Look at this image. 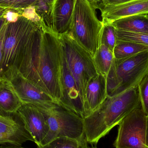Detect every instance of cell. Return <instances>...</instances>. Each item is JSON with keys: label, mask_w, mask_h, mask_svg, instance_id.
<instances>
[{"label": "cell", "mask_w": 148, "mask_h": 148, "mask_svg": "<svg viewBox=\"0 0 148 148\" xmlns=\"http://www.w3.org/2000/svg\"><path fill=\"white\" fill-rule=\"evenodd\" d=\"M61 68V46L58 36L47 25L41 26L27 44L19 73L59 103L62 96Z\"/></svg>", "instance_id": "cell-1"}, {"label": "cell", "mask_w": 148, "mask_h": 148, "mask_svg": "<svg viewBox=\"0 0 148 148\" xmlns=\"http://www.w3.org/2000/svg\"><path fill=\"white\" fill-rule=\"evenodd\" d=\"M45 25H47L34 7L17 10L10 20H7L1 68L2 80L10 81L19 73L29 41L39 27Z\"/></svg>", "instance_id": "cell-2"}, {"label": "cell", "mask_w": 148, "mask_h": 148, "mask_svg": "<svg viewBox=\"0 0 148 148\" xmlns=\"http://www.w3.org/2000/svg\"><path fill=\"white\" fill-rule=\"evenodd\" d=\"M140 102L138 85L108 96L96 111L84 119V135L88 143L97 144Z\"/></svg>", "instance_id": "cell-3"}, {"label": "cell", "mask_w": 148, "mask_h": 148, "mask_svg": "<svg viewBox=\"0 0 148 148\" xmlns=\"http://www.w3.org/2000/svg\"><path fill=\"white\" fill-rule=\"evenodd\" d=\"M97 3L87 0H77L71 29L68 33L93 57L100 46L103 26L97 16Z\"/></svg>", "instance_id": "cell-4"}, {"label": "cell", "mask_w": 148, "mask_h": 148, "mask_svg": "<svg viewBox=\"0 0 148 148\" xmlns=\"http://www.w3.org/2000/svg\"><path fill=\"white\" fill-rule=\"evenodd\" d=\"M148 73V50L121 59H114L106 77L108 96L138 85Z\"/></svg>", "instance_id": "cell-5"}, {"label": "cell", "mask_w": 148, "mask_h": 148, "mask_svg": "<svg viewBox=\"0 0 148 148\" xmlns=\"http://www.w3.org/2000/svg\"><path fill=\"white\" fill-rule=\"evenodd\" d=\"M58 36L83 103L89 82L93 77L98 74L93 56L78 45L68 33Z\"/></svg>", "instance_id": "cell-6"}, {"label": "cell", "mask_w": 148, "mask_h": 148, "mask_svg": "<svg viewBox=\"0 0 148 148\" xmlns=\"http://www.w3.org/2000/svg\"><path fill=\"white\" fill-rule=\"evenodd\" d=\"M41 111L46 117L49 128L42 146L60 137L78 141L86 138L84 119L58 103L52 108Z\"/></svg>", "instance_id": "cell-7"}, {"label": "cell", "mask_w": 148, "mask_h": 148, "mask_svg": "<svg viewBox=\"0 0 148 148\" xmlns=\"http://www.w3.org/2000/svg\"><path fill=\"white\" fill-rule=\"evenodd\" d=\"M147 116L141 102L118 124L115 148H147L146 146Z\"/></svg>", "instance_id": "cell-8"}, {"label": "cell", "mask_w": 148, "mask_h": 148, "mask_svg": "<svg viewBox=\"0 0 148 148\" xmlns=\"http://www.w3.org/2000/svg\"><path fill=\"white\" fill-rule=\"evenodd\" d=\"M10 82L23 104H30L40 111L54 107L56 101L52 97L19 73Z\"/></svg>", "instance_id": "cell-9"}, {"label": "cell", "mask_w": 148, "mask_h": 148, "mask_svg": "<svg viewBox=\"0 0 148 148\" xmlns=\"http://www.w3.org/2000/svg\"><path fill=\"white\" fill-rule=\"evenodd\" d=\"M61 86L62 96L59 103L84 119L83 105L76 83L68 65L61 44Z\"/></svg>", "instance_id": "cell-10"}, {"label": "cell", "mask_w": 148, "mask_h": 148, "mask_svg": "<svg viewBox=\"0 0 148 148\" xmlns=\"http://www.w3.org/2000/svg\"><path fill=\"white\" fill-rule=\"evenodd\" d=\"M27 141L34 142L32 136L17 114L0 116V147H21Z\"/></svg>", "instance_id": "cell-11"}, {"label": "cell", "mask_w": 148, "mask_h": 148, "mask_svg": "<svg viewBox=\"0 0 148 148\" xmlns=\"http://www.w3.org/2000/svg\"><path fill=\"white\" fill-rule=\"evenodd\" d=\"M17 115L25 125L37 146H42L49 131V127L43 113L35 106L23 104Z\"/></svg>", "instance_id": "cell-12"}, {"label": "cell", "mask_w": 148, "mask_h": 148, "mask_svg": "<svg viewBox=\"0 0 148 148\" xmlns=\"http://www.w3.org/2000/svg\"><path fill=\"white\" fill-rule=\"evenodd\" d=\"M102 21L111 23L124 17L139 14H148V0H133L118 5L98 4Z\"/></svg>", "instance_id": "cell-13"}, {"label": "cell", "mask_w": 148, "mask_h": 148, "mask_svg": "<svg viewBox=\"0 0 148 148\" xmlns=\"http://www.w3.org/2000/svg\"><path fill=\"white\" fill-rule=\"evenodd\" d=\"M77 0H54L50 10L51 29L57 35L70 31Z\"/></svg>", "instance_id": "cell-14"}, {"label": "cell", "mask_w": 148, "mask_h": 148, "mask_svg": "<svg viewBox=\"0 0 148 148\" xmlns=\"http://www.w3.org/2000/svg\"><path fill=\"white\" fill-rule=\"evenodd\" d=\"M106 77L98 74L88 84L84 99V119L96 111L108 97Z\"/></svg>", "instance_id": "cell-15"}, {"label": "cell", "mask_w": 148, "mask_h": 148, "mask_svg": "<svg viewBox=\"0 0 148 148\" xmlns=\"http://www.w3.org/2000/svg\"><path fill=\"white\" fill-rule=\"evenodd\" d=\"M23 105L10 82H0V111L5 115L15 114Z\"/></svg>", "instance_id": "cell-16"}, {"label": "cell", "mask_w": 148, "mask_h": 148, "mask_svg": "<svg viewBox=\"0 0 148 148\" xmlns=\"http://www.w3.org/2000/svg\"><path fill=\"white\" fill-rule=\"evenodd\" d=\"M34 7L38 9L47 27H50V10L43 0H0V8L5 9H24Z\"/></svg>", "instance_id": "cell-17"}, {"label": "cell", "mask_w": 148, "mask_h": 148, "mask_svg": "<svg viewBox=\"0 0 148 148\" xmlns=\"http://www.w3.org/2000/svg\"><path fill=\"white\" fill-rule=\"evenodd\" d=\"M111 23L117 30L148 34V14L124 17Z\"/></svg>", "instance_id": "cell-18"}, {"label": "cell", "mask_w": 148, "mask_h": 148, "mask_svg": "<svg viewBox=\"0 0 148 148\" xmlns=\"http://www.w3.org/2000/svg\"><path fill=\"white\" fill-rule=\"evenodd\" d=\"M93 57L97 73L107 77L114 59V53L105 45L101 44Z\"/></svg>", "instance_id": "cell-19"}, {"label": "cell", "mask_w": 148, "mask_h": 148, "mask_svg": "<svg viewBox=\"0 0 148 148\" xmlns=\"http://www.w3.org/2000/svg\"><path fill=\"white\" fill-rule=\"evenodd\" d=\"M148 50V47L130 42L116 41L114 49V57L121 59L130 57Z\"/></svg>", "instance_id": "cell-20"}, {"label": "cell", "mask_w": 148, "mask_h": 148, "mask_svg": "<svg viewBox=\"0 0 148 148\" xmlns=\"http://www.w3.org/2000/svg\"><path fill=\"white\" fill-rule=\"evenodd\" d=\"M88 143L86 138L78 141L66 137H60L46 145L37 146V148H86L88 147Z\"/></svg>", "instance_id": "cell-21"}, {"label": "cell", "mask_w": 148, "mask_h": 148, "mask_svg": "<svg viewBox=\"0 0 148 148\" xmlns=\"http://www.w3.org/2000/svg\"><path fill=\"white\" fill-rule=\"evenodd\" d=\"M103 26L100 36V45H105L114 53V48L117 41L116 29L111 23L103 22Z\"/></svg>", "instance_id": "cell-22"}, {"label": "cell", "mask_w": 148, "mask_h": 148, "mask_svg": "<svg viewBox=\"0 0 148 148\" xmlns=\"http://www.w3.org/2000/svg\"><path fill=\"white\" fill-rule=\"evenodd\" d=\"M117 40L130 42L148 47V34L116 29Z\"/></svg>", "instance_id": "cell-23"}, {"label": "cell", "mask_w": 148, "mask_h": 148, "mask_svg": "<svg viewBox=\"0 0 148 148\" xmlns=\"http://www.w3.org/2000/svg\"><path fill=\"white\" fill-rule=\"evenodd\" d=\"M141 102L143 110L148 116V73L141 80L138 84Z\"/></svg>", "instance_id": "cell-24"}, {"label": "cell", "mask_w": 148, "mask_h": 148, "mask_svg": "<svg viewBox=\"0 0 148 148\" xmlns=\"http://www.w3.org/2000/svg\"><path fill=\"white\" fill-rule=\"evenodd\" d=\"M6 26H7V20L6 22L0 30V82L2 81L1 77V68L2 62L3 55V47L6 33Z\"/></svg>", "instance_id": "cell-25"}, {"label": "cell", "mask_w": 148, "mask_h": 148, "mask_svg": "<svg viewBox=\"0 0 148 148\" xmlns=\"http://www.w3.org/2000/svg\"><path fill=\"white\" fill-rule=\"evenodd\" d=\"M133 0H101L100 3H98L101 5H118L128 2Z\"/></svg>", "instance_id": "cell-26"}, {"label": "cell", "mask_w": 148, "mask_h": 148, "mask_svg": "<svg viewBox=\"0 0 148 148\" xmlns=\"http://www.w3.org/2000/svg\"><path fill=\"white\" fill-rule=\"evenodd\" d=\"M4 13H5V12H4ZM4 13L3 15L0 16V30H1L3 26L6 21V18L5 16H4Z\"/></svg>", "instance_id": "cell-27"}, {"label": "cell", "mask_w": 148, "mask_h": 148, "mask_svg": "<svg viewBox=\"0 0 148 148\" xmlns=\"http://www.w3.org/2000/svg\"><path fill=\"white\" fill-rule=\"evenodd\" d=\"M146 146L148 148V116H147V128L146 133Z\"/></svg>", "instance_id": "cell-28"}, {"label": "cell", "mask_w": 148, "mask_h": 148, "mask_svg": "<svg viewBox=\"0 0 148 148\" xmlns=\"http://www.w3.org/2000/svg\"><path fill=\"white\" fill-rule=\"evenodd\" d=\"M43 1L47 4V5L48 6L49 8V9H50L54 0H43Z\"/></svg>", "instance_id": "cell-29"}, {"label": "cell", "mask_w": 148, "mask_h": 148, "mask_svg": "<svg viewBox=\"0 0 148 148\" xmlns=\"http://www.w3.org/2000/svg\"><path fill=\"white\" fill-rule=\"evenodd\" d=\"M0 148H24L21 147L15 146H3L0 147Z\"/></svg>", "instance_id": "cell-30"}, {"label": "cell", "mask_w": 148, "mask_h": 148, "mask_svg": "<svg viewBox=\"0 0 148 148\" xmlns=\"http://www.w3.org/2000/svg\"><path fill=\"white\" fill-rule=\"evenodd\" d=\"M87 1H89L94 3H97V4L100 3L101 1V0H87Z\"/></svg>", "instance_id": "cell-31"}, {"label": "cell", "mask_w": 148, "mask_h": 148, "mask_svg": "<svg viewBox=\"0 0 148 148\" xmlns=\"http://www.w3.org/2000/svg\"><path fill=\"white\" fill-rule=\"evenodd\" d=\"M5 10H6L5 9L0 8V16L3 14L4 12H5Z\"/></svg>", "instance_id": "cell-32"}, {"label": "cell", "mask_w": 148, "mask_h": 148, "mask_svg": "<svg viewBox=\"0 0 148 148\" xmlns=\"http://www.w3.org/2000/svg\"><path fill=\"white\" fill-rule=\"evenodd\" d=\"M5 115L3 114L2 112H1V111H0V116H4Z\"/></svg>", "instance_id": "cell-33"}, {"label": "cell", "mask_w": 148, "mask_h": 148, "mask_svg": "<svg viewBox=\"0 0 148 148\" xmlns=\"http://www.w3.org/2000/svg\"><path fill=\"white\" fill-rule=\"evenodd\" d=\"M86 148H97L96 147H92V148H89L88 147H87Z\"/></svg>", "instance_id": "cell-34"}, {"label": "cell", "mask_w": 148, "mask_h": 148, "mask_svg": "<svg viewBox=\"0 0 148 148\" xmlns=\"http://www.w3.org/2000/svg\"></svg>", "instance_id": "cell-35"}]
</instances>
